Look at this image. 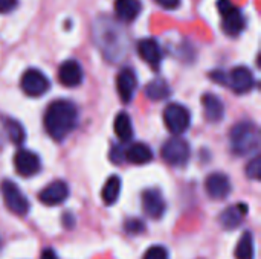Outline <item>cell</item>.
Wrapping results in <instances>:
<instances>
[{
    "mask_svg": "<svg viewBox=\"0 0 261 259\" xmlns=\"http://www.w3.org/2000/svg\"><path fill=\"white\" fill-rule=\"evenodd\" d=\"M93 37L106 58L119 60L127 49L125 32L110 18L101 17L93 24Z\"/></svg>",
    "mask_w": 261,
    "mask_h": 259,
    "instance_id": "cell-2",
    "label": "cell"
},
{
    "mask_svg": "<svg viewBox=\"0 0 261 259\" xmlns=\"http://www.w3.org/2000/svg\"><path fill=\"white\" fill-rule=\"evenodd\" d=\"M40 259H60L58 258V255L55 253V250L54 249H44L43 252H41V256Z\"/></svg>",
    "mask_w": 261,
    "mask_h": 259,
    "instance_id": "cell-33",
    "label": "cell"
},
{
    "mask_svg": "<svg viewBox=\"0 0 261 259\" xmlns=\"http://www.w3.org/2000/svg\"><path fill=\"white\" fill-rule=\"evenodd\" d=\"M171 95L170 85L165 79L162 78H156L151 82H148V85L145 87V96L151 101H162L167 99Z\"/></svg>",
    "mask_w": 261,
    "mask_h": 259,
    "instance_id": "cell-21",
    "label": "cell"
},
{
    "mask_svg": "<svg viewBox=\"0 0 261 259\" xmlns=\"http://www.w3.org/2000/svg\"><path fill=\"white\" fill-rule=\"evenodd\" d=\"M217 8L222 15V20H223L222 21L223 32H226L231 37L242 34L243 29L246 27V18H245L243 12L236 5H232L231 0H219Z\"/></svg>",
    "mask_w": 261,
    "mask_h": 259,
    "instance_id": "cell-4",
    "label": "cell"
},
{
    "mask_svg": "<svg viewBox=\"0 0 261 259\" xmlns=\"http://www.w3.org/2000/svg\"><path fill=\"white\" fill-rule=\"evenodd\" d=\"M142 259H170V255L164 246H153L145 252Z\"/></svg>",
    "mask_w": 261,
    "mask_h": 259,
    "instance_id": "cell-28",
    "label": "cell"
},
{
    "mask_svg": "<svg viewBox=\"0 0 261 259\" xmlns=\"http://www.w3.org/2000/svg\"><path fill=\"white\" fill-rule=\"evenodd\" d=\"M63 224H64V227H67V229H72L73 224H75L73 217H72L70 214H64V215H63Z\"/></svg>",
    "mask_w": 261,
    "mask_h": 259,
    "instance_id": "cell-34",
    "label": "cell"
},
{
    "mask_svg": "<svg viewBox=\"0 0 261 259\" xmlns=\"http://www.w3.org/2000/svg\"><path fill=\"white\" fill-rule=\"evenodd\" d=\"M14 166H15V171L23 176V177H31V176H35L40 168H41V162H40V157L29 151V150H18L14 156Z\"/></svg>",
    "mask_w": 261,
    "mask_h": 259,
    "instance_id": "cell-9",
    "label": "cell"
},
{
    "mask_svg": "<svg viewBox=\"0 0 261 259\" xmlns=\"http://www.w3.org/2000/svg\"><path fill=\"white\" fill-rule=\"evenodd\" d=\"M113 128H115L116 136L122 142H128L133 137V125H132V119L127 113H119L115 118Z\"/></svg>",
    "mask_w": 261,
    "mask_h": 259,
    "instance_id": "cell-23",
    "label": "cell"
},
{
    "mask_svg": "<svg viewBox=\"0 0 261 259\" xmlns=\"http://www.w3.org/2000/svg\"><path fill=\"white\" fill-rule=\"evenodd\" d=\"M158 3L165 9H176L180 5V0H158Z\"/></svg>",
    "mask_w": 261,
    "mask_h": 259,
    "instance_id": "cell-31",
    "label": "cell"
},
{
    "mask_svg": "<svg viewBox=\"0 0 261 259\" xmlns=\"http://www.w3.org/2000/svg\"><path fill=\"white\" fill-rule=\"evenodd\" d=\"M122 157H124V154H121L119 147H115V148L112 150V153H110V159H112V162L119 163V162L122 160Z\"/></svg>",
    "mask_w": 261,
    "mask_h": 259,
    "instance_id": "cell-32",
    "label": "cell"
},
{
    "mask_svg": "<svg viewBox=\"0 0 261 259\" xmlns=\"http://www.w3.org/2000/svg\"><path fill=\"white\" fill-rule=\"evenodd\" d=\"M161 154H162V159L168 165L184 166L190 160L191 150H190V145L185 139H182L180 136H174L162 145Z\"/></svg>",
    "mask_w": 261,
    "mask_h": 259,
    "instance_id": "cell-5",
    "label": "cell"
},
{
    "mask_svg": "<svg viewBox=\"0 0 261 259\" xmlns=\"http://www.w3.org/2000/svg\"><path fill=\"white\" fill-rule=\"evenodd\" d=\"M121 194V179L118 176H112L107 179L102 191H101V197L104 200V203L107 206H112L118 202Z\"/></svg>",
    "mask_w": 261,
    "mask_h": 259,
    "instance_id": "cell-22",
    "label": "cell"
},
{
    "mask_svg": "<svg viewBox=\"0 0 261 259\" xmlns=\"http://www.w3.org/2000/svg\"><path fill=\"white\" fill-rule=\"evenodd\" d=\"M205 189H206L208 197H211L213 200H225L231 194L232 186H231L228 176L222 172H214L208 176L205 182Z\"/></svg>",
    "mask_w": 261,
    "mask_h": 259,
    "instance_id": "cell-12",
    "label": "cell"
},
{
    "mask_svg": "<svg viewBox=\"0 0 261 259\" xmlns=\"http://www.w3.org/2000/svg\"><path fill=\"white\" fill-rule=\"evenodd\" d=\"M254 252H255V249H254V237H252V234L249 231H246L242 235V238H240V241H239V244L236 247L234 255H236V259H254Z\"/></svg>",
    "mask_w": 261,
    "mask_h": 259,
    "instance_id": "cell-24",
    "label": "cell"
},
{
    "mask_svg": "<svg viewBox=\"0 0 261 259\" xmlns=\"http://www.w3.org/2000/svg\"><path fill=\"white\" fill-rule=\"evenodd\" d=\"M211 79H214V81L219 82V84H226V82H228V76H226V73L222 72V70H214V72H211Z\"/></svg>",
    "mask_w": 261,
    "mask_h": 259,
    "instance_id": "cell-30",
    "label": "cell"
},
{
    "mask_svg": "<svg viewBox=\"0 0 261 259\" xmlns=\"http://www.w3.org/2000/svg\"><path fill=\"white\" fill-rule=\"evenodd\" d=\"M248 211L249 208L245 205V203H239L236 206H229L228 209H225L220 217H219V221L222 224L223 229L226 231H234L237 226L242 224V221L245 220V217L248 215Z\"/></svg>",
    "mask_w": 261,
    "mask_h": 259,
    "instance_id": "cell-17",
    "label": "cell"
},
{
    "mask_svg": "<svg viewBox=\"0 0 261 259\" xmlns=\"http://www.w3.org/2000/svg\"><path fill=\"white\" fill-rule=\"evenodd\" d=\"M202 104H203V108H205V116H206V119L210 122H219V121L223 119L225 107H223L222 101L216 95H211V93L203 95Z\"/></svg>",
    "mask_w": 261,
    "mask_h": 259,
    "instance_id": "cell-20",
    "label": "cell"
},
{
    "mask_svg": "<svg viewBox=\"0 0 261 259\" xmlns=\"http://www.w3.org/2000/svg\"><path fill=\"white\" fill-rule=\"evenodd\" d=\"M124 231L130 235H139L145 231V223L139 218H130L124 223Z\"/></svg>",
    "mask_w": 261,
    "mask_h": 259,
    "instance_id": "cell-26",
    "label": "cell"
},
{
    "mask_svg": "<svg viewBox=\"0 0 261 259\" xmlns=\"http://www.w3.org/2000/svg\"><path fill=\"white\" fill-rule=\"evenodd\" d=\"M17 6V0H0V14L11 12Z\"/></svg>",
    "mask_w": 261,
    "mask_h": 259,
    "instance_id": "cell-29",
    "label": "cell"
},
{
    "mask_svg": "<svg viewBox=\"0 0 261 259\" xmlns=\"http://www.w3.org/2000/svg\"><path fill=\"white\" fill-rule=\"evenodd\" d=\"M124 159L133 165H145L153 160V151L148 145L138 142L127 148V151L124 153Z\"/></svg>",
    "mask_w": 261,
    "mask_h": 259,
    "instance_id": "cell-18",
    "label": "cell"
},
{
    "mask_svg": "<svg viewBox=\"0 0 261 259\" xmlns=\"http://www.w3.org/2000/svg\"><path fill=\"white\" fill-rule=\"evenodd\" d=\"M142 209L144 214L151 220H159L165 214V200L158 189H147L142 192Z\"/></svg>",
    "mask_w": 261,
    "mask_h": 259,
    "instance_id": "cell-10",
    "label": "cell"
},
{
    "mask_svg": "<svg viewBox=\"0 0 261 259\" xmlns=\"http://www.w3.org/2000/svg\"><path fill=\"white\" fill-rule=\"evenodd\" d=\"M228 82L231 85V89L239 93V95H243V93H248L252 90L254 84H255V79H254V75L252 72L245 67V66H239L236 69H232V72L229 73V78H228Z\"/></svg>",
    "mask_w": 261,
    "mask_h": 259,
    "instance_id": "cell-13",
    "label": "cell"
},
{
    "mask_svg": "<svg viewBox=\"0 0 261 259\" xmlns=\"http://www.w3.org/2000/svg\"><path fill=\"white\" fill-rule=\"evenodd\" d=\"M69 197V186L63 180H55L49 183L40 194L38 200L46 206H58Z\"/></svg>",
    "mask_w": 261,
    "mask_h": 259,
    "instance_id": "cell-11",
    "label": "cell"
},
{
    "mask_svg": "<svg viewBox=\"0 0 261 259\" xmlns=\"http://www.w3.org/2000/svg\"><path fill=\"white\" fill-rule=\"evenodd\" d=\"M229 140H231L232 153L239 156H246L258 148L260 133L252 122H242L232 127L229 133Z\"/></svg>",
    "mask_w": 261,
    "mask_h": 259,
    "instance_id": "cell-3",
    "label": "cell"
},
{
    "mask_svg": "<svg viewBox=\"0 0 261 259\" xmlns=\"http://www.w3.org/2000/svg\"><path fill=\"white\" fill-rule=\"evenodd\" d=\"M261 172V160L258 156H255L246 166V176L252 180H260Z\"/></svg>",
    "mask_w": 261,
    "mask_h": 259,
    "instance_id": "cell-27",
    "label": "cell"
},
{
    "mask_svg": "<svg viewBox=\"0 0 261 259\" xmlns=\"http://www.w3.org/2000/svg\"><path fill=\"white\" fill-rule=\"evenodd\" d=\"M21 89L23 92L28 95V96H32V98H37V96H41L44 95L49 87H50V82L49 79L46 78V75L37 69H29L23 73L21 76Z\"/></svg>",
    "mask_w": 261,
    "mask_h": 259,
    "instance_id": "cell-8",
    "label": "cell"
},
{
    "mask_svg": "<svg viewBox=\"0 0 261 259\" xmlns=\"http://www.w3.org/2000/svg\"><path fill=\"white\" fill-rule=\"evenodd\" d=\"M164 121L167 128L174 134V136H180L184 134L191 124V114L190 110L187 107H184L182 104H170L165 107L164 110Z\"/></svg>",
    "mask_w": 261,
    "mask_h": 259,
    "instance_id": "cell-6",
    "label": "cell"
},
{
    "mask_svg": "<svg viewBox=\"0 0 261 259\" xmlns=\"http://www.w3.org/2000/svg\"><path fill=\"white\" fill-rule=\"evenodd\" d=\"M3 124H5V128H6V133H8V137L11 142L15 145L23 143L26 133H24V128L21 127V124L14 119H9V118H6Z\"/></svg>",
    "mask_w": 261,
    "mask_h": 259,
    "instance_id": "cell-25",
    "label": "cell"
},
{
    "mask_svg": "<svg viewBox=\"0 0 261 259\" xmlns=\"http://www.w3.org/2000/svg\"><path fill=\"white\" fill-rule=\"evenodd\" d=\"M139 56L153 69H158L162 61V49L154 38H144L138 43Z\"/></svg>",
    "mask_w": 261,
    "mask_h": 259,
    "instance_id": "cell-16",
    "label": "cell"
},
{
    "mask_svg": "<svg viewBox=\"0 0 261 259\" xmlns=\"http://www.w3.org/2000/svg\"><path fill=\"white\" fill-rule=\"evenodd\" d=\"M78 124V108L66 99L54 101L44 113V128L54 140L66 139Z\"/></svg>",
    "mask_w": 261,
    "mask_h": 259,
    "instance_id": "cell-1",
    "label": "cell"
},
{
    "mask_svg": "<svg viewBox=\"0 0 261 259\" xmlns=\"http://www.w3.org/2000/svg\"><path fill=\"white\" fill-rule=\"evenodd\" d=\"M0 192H2V197H3V202H5L6 208L12 214L23 217V215H26L29 212V202H28L24 194L20 191V188L14 182H11V180L2 182Z\"/></svg>",
    "mask_w": 261,
    "mask_h": 259,
    "instance_id": "cell-7",
    "label": "cell"
},
{
    "mask_svg": "<svg viewBox=\"0 0 261 259\" xmlns=\"http://www.w3.org/2000/svg\"><path fill=\"white\" fill-rule=\"evenodd\" d=\"M116 87H118V93L122 102H130L133 99V95L136 92L138 87V78L133 69L125 67L119 72L118 78H116Z\"/></svg>",
    "mask_w": 261,
    "mask_h": 259,
    "instance_id": "cell-14",
    "label": "cell"
},
{
    "mask_svg": "<svg viewBox=\"0 0 261 259\" xmlns=\"http://www.w3.org/2000/svg\"><path fill=\"white\" fill-rule=\"evenodd\" d=\"M83 67L75 60H67L60 66L58 79L66 87H76L83 82Z\"/></svg>",
    "mask_w": 261,
    "mask_h": 259,
    "instance_id": "cell-15",
    "label": "cell"
},
{
    "mask_svg": "<svg viewBox=\"0 0 261 259\" xmlns=\"http://www.w3.org/2000/svg\"><path fill=\"white\" fill-rule=\"evenodd\" d=\"M0 247H2V241H0Z\"/></svg>",
    "mask_w": 261,
    "mask_h": 259,
    "instance_id": "cell-35",
    "label": "cell"
},
{
    "mask_svg": "<svg viewBox=\"0 0 261 259\" xmlns=\"http://www.w3.org/2000/svg\"><path fill=\"white\" fill-rule=\"evenodd\" d=\"M142 9L141 0H115L116 17L122 21H133Z\"/></svg>",
    "mask_w": 261,
    "mask_h": 259,
    "instance_id": "cell-19",
    "label": "cell"
}]
</instances>
